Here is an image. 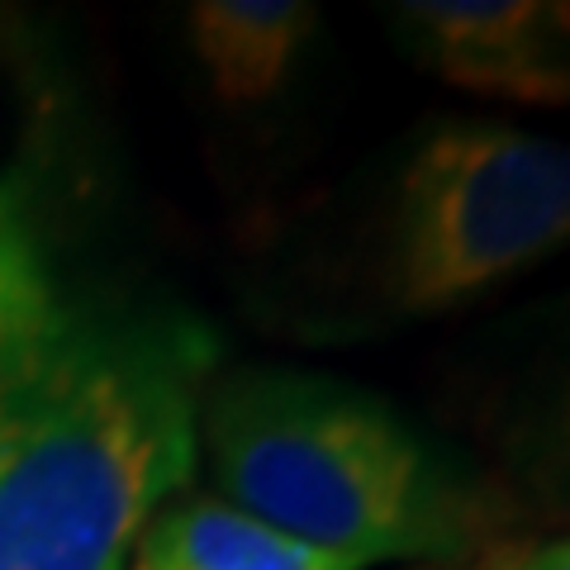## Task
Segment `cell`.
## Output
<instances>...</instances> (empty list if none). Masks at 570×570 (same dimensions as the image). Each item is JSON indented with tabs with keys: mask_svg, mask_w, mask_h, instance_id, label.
Wrapping results in <instances>:
<instances>
[{
	"mask_svg": "<svg viewBox=\"0 0 570 570\" xmlns=\"http://www.w3.org/2000/svg\"><path fill=\"white\" fill-rule=\"evenodd\" d=\"M124 570H362L262 528L219 494H181L138 538Z\"/></svg>",
	"mask_w": 570,
	"mask_h": 570,
	"instance_id": "6",
	"label": "cell"
},
{
	"mask_svg": "<svg viewBox=\"0 0 570 570\" xmlns=\"http://www.w3.org/2000/svg\"><path fill=\"white\" fill-rule=\"evenodd\" d=\"M570 253V142L504 119H438L409 142L376 224V291L438 318Z\"/></svg>",
	"mask_w": 570,
	"mask_h": 570,
	"instance_id": "3",
	"label": "cell"
},
{
	"mask_svg": "<svg viewBox=\"0 0 570 570\" xmlns=\"http://www.w3.org/2000/svg\"><path fill=\"white\" fill-rule=\"evenodd\" d=\"M67 285L52 272V253L20 176H0V404L29 366L39 337L58 318Z\"/></svg>",
	"mask_w": 570,
	"mask_h": 570,
	"instance_id": "7",
	"label": "cell"
},
{
	"mask_svg": "<svg viewBox=\"0 0 570 570\" xmlns=\"http://www.w3.org/2000/svg\"><path fill=\"white\" fill-rule=\"evenodd\" d=\"M190 52L224 105L272 100L318 33L305 0H200L186 10Z\"/></svg>",
	"mask_w": 570,
	"mask_h": 570,
	"instance_id": "5",
	"label": "cell"
},
{
	"mask_svg": "<svg viewBox=\"0 0 570 570\" xmlns=\"http://www.w3.org/2000/svg\"><path fill=\"white\" fill-rule=\"evenodd\" d=\"M390 33L452 91L570 110V0H400Z\"/></svg>",
	"mask_w": 570,
	"mask_h": 570,
	"instance_id": "4",
	"label": "cell"
},
{
	"mask_svg": "<svg viewBox=\"0 0 570 570\" xmlns=\"http://www.w3.org/2000/svg\"><path fill=\"white\" fill-rule=\"evenodd\" d=\"M214 494L352 566L456 570L523 538V504L371 390L295 366H238L200 404Z\"/></svg>",
	"mask_w": 570,
	"mask_h": 570,
	"instance_id": "2",
	"label": "cell"
},
{
	"mask_svg": "<svg viewBox=\"0 0 570 570\" xmlns=\"http://www.w3.org/2000/svg\"><path fill=\"white\" fill-rule=\"evenodd\" d=\"M504 485L513 490V499L570 528V356L538 395L523 400L504 438Z\"/></svg>",
	"mask_w": 570,
	"mask_h": 570,
	"instance_id": "8",
	"label": "cell"
},
{
	"mask_svg": "<svg viewBox=\"0 0 570 570\" xmlns=\"http://www.w3.org/2000/svg\"><path fill=\"white\" fill-rule=\"evenodd\" d=\"M513 570H570V532L542 542L523 538L519 551H513Z\"/></svg>",
	"mask_w": 570,
	"mask_h": 570,
	"instance_id": "9",
	"label": "cell"
},
{
	"mask_svg": "<svg viewBox=\"0 0 570 570\" xmlns=\"http://www.w3.org/2000/svg\"><path fill=\"white\" fill-rule=\"evenodd\" d=\"M214 376L205 318L67 291L0 404V570L129 566L200 471Z\"/></svg>",
	"mask_w": 570,
	"mask_h": 570,
	"instance_id": "1",
	"label": "cell"
},
{
	"mask_svg": "<svg viewBox=\"0 0 570 570\" xmlns=\"http://www.w3.org/2000/svg\"><path fill=\"white\" fill-rule=\"evenodd\" d=\"M523 542V538H519ZM519 542H504V547H494V551H485L480 561H471V566H456V570H513V551H519Z\"/></svg>",
	"mask_w": 570,
	"mask_h": 570,
	"instance_id": "10",
	"label": "cell"
}]
</instances>
